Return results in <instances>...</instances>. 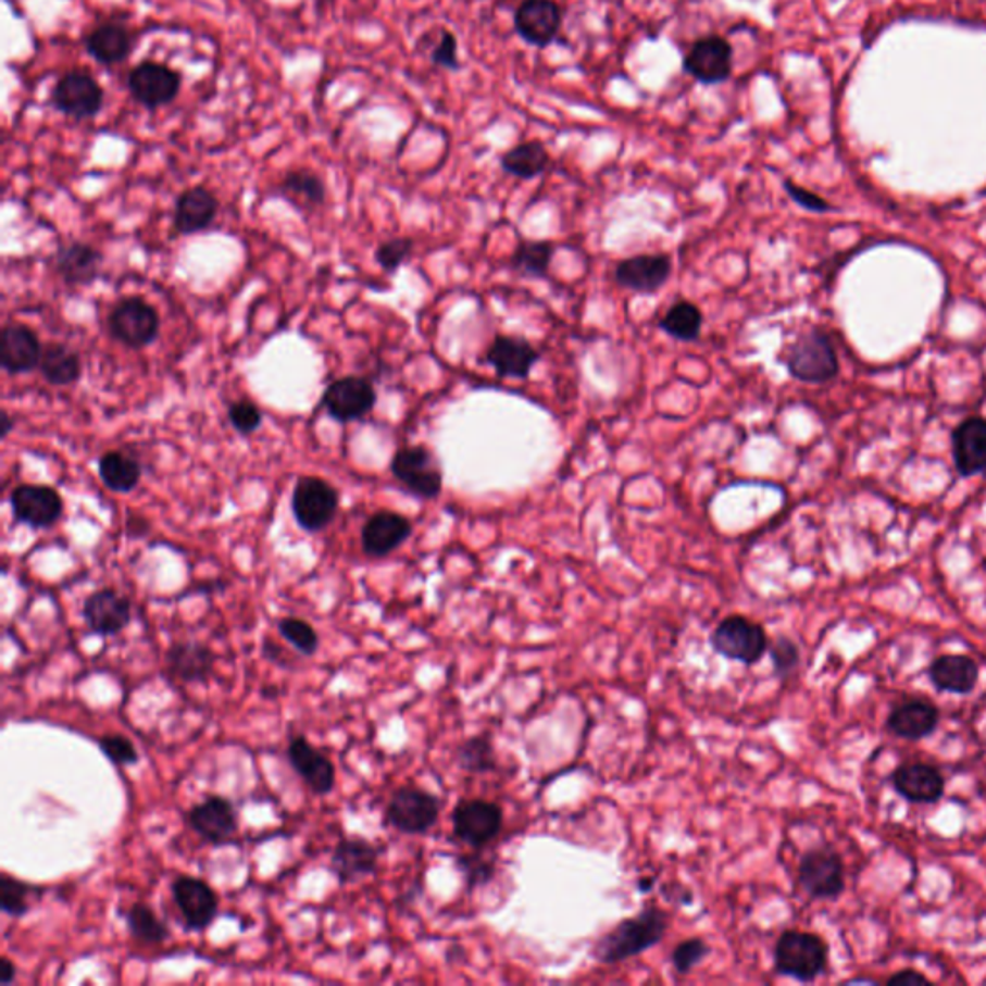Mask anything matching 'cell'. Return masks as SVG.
Segmentation results:
<instances>
[{"instance_id":"cell-21","label":"cell","mask_w":986,"mask_h":986,"mask_svg":"<svg viewBox=\"0 0 986 986\" xmlns=\"http://www.w3.org/2000/svg\"><path fill=\"white\" fill-rule=\"evenodd\" d=\"M187 825L207 843L222 844L236 835L239 819L234 803L224 796H209L187 811Z\"/></svg>"},{"instance_id":"cell-30","label":"cell","mask_w":986,"mask_h":986,"mask_svg":"<svg viewBox=\"0 0 986 986\" xmlns=\"http://www.w3.org/2000/svg\"><path fill=\"white\" fill-rule=\"evenodd\" d=\"M41 341L34 329L22 324H9L0 336V359L4 371L10 374H24L34 371L41 363Z\"/></svg>"},{"instance_id":"cell-20","label":"cell","mask_w":986,"mask_h":986,"mask_svg":"<svg viewBox=\"0 0 986 986\" xmlns=\"http://www.w3.org/2000/svg\"><path fill=\"white\" fill-rule=\"evenodd\" d=\"M379 850L363 836L341 838L329 858V871L341 885H351L371 877L378 869Z\"/></svg>"},{"instance_id":"cell-3","label":"cell","mask_w":986,"mask_h":986,"mask_svg":"<svg viewBox=\"0 0 986 986\" xmlns=\"http://www.w3.org/2000/svg\"><path fill=\"white\" fill-rule=\"evenodd\" d=\"M775 971L800 983H811L825 971L828 948L821 936L803 931H786L775 945Z\"/></svg>"},{"instance_id":"cell-24","label":"cell","mask_w":986,"mask_h":986,"mask_svg":"<svg viewBox=\"0 0 986 986\" xmlns=\"http://www.w3.org/2000/svg\"><path fill=\"white\" fill-rule=\"evenodd\" d=\"M486 364H489L499 378H528L534 364L538 363L540 353L531 341L516 336H498L486 351Z\"/></svg>"},{"instance_id":"cell-29","label":"cell","mask_w":986,"mask_h":986,"mask_svg":"<svg viewBox=\"0 0 986 986\" xmlns=\"http://www.w3.org/2000/svg\"><path fill=\"white\" fill-rule=\"evenodd\" d=\"M219 199L211 189L195 186L177 197L174 207V228L177 234L191 236L209 228L219 214Z\"/></svg>"},{"instance_id":"cell-7","label":"cell","mask_w":986,"mask_h":986,"mask_svg":"<svg viewBox=\"0 0 986 986\" xmlns=\"http://www.w3.org/2000/svg\"><path fill=\"white\" fill-rule=\"evenodd\" d=\"M439 811L438 796L416 786H401L389 798L384 817L403 835H424L438 823Z\"/></svg>"},{"instance_id":"cell-2","label":"cell","mask_w":986,"mask_h":986,"mask_svg":"<svg viewBox=\"0 0 986 986\" xmlns=\"http://www.w3.org/2000/svg\"><path fill=\"white\" fill-rule=\"evenodd\" d=\"M107 102V93L101 82L87 68L64 70L52 84L49 95V107L64 118L87 122L95 120Z\"/></svg>"},{"instance_id":"cell-40","label":"cell","mask_w":986,"mask_h":986,"mask_svg":"<svg viewBox=\"0 0 986 986\" xmlns=\"http://www.w3.org/2000/svg\"><path fill=\"white\" fill-rule=\"evenodd\" d=\"M659 326L678 341H696L700 338L703 314L696 304L681 301L665 312Z\"/></svg>"},{"instance_id":"cell-54","label":"cell","mask_w":986,"mask_h":986,"mask_svg":"<svg viewBox=\"0 0 986 986\" xmlns=\"http://www.w3.org/2000/svg\"><path fill=\"white\" fill-rule=\"evenodd\" d=\"M0 421H2V430H0V436L4 438V436H9L10 430L14 428V421H12V416H10L7 411H2V413H0Z\"/></svg>"},{"instance_id":"cell-37","label":"cell","mask_w":986,"mask_h":986,"mask_svg":"<svg viewBox=\"0 0 986 986\" xmlns=\"http://www.w3.org/2000/svg\"><path fill=\"white\" fill-rule=\"evenodd\" d=\"M39 369L42 378L54 386H68L82 376V363L76 351L59 344L49 346L42 351Z\"/></svg>"},{"instance_id":"cell-31","label":"cell","mask_w":986,"mask_h":986,"mask_svg":"<svg viewBox=\"0 0 986 986\" xmlns=\"http://www.w3.org/2000/svg\"><path fill=\"white\" fill-rule=\"evenodd\" d=\"M938 709L935 703L921 698H911V700L898 703L890 711L886 725L896 736L903 740H921L935 733L938 726Z\"/></svg>"},{"instance_id":"cell-27","label":"cell","mask_w":986,"mask_h":986,"mask_svg":"<svg viewBox=\"0 0 986 986\" xmlns=\"http://www.w3.org/2000/svg\"><path fill=\"white\" fill-rule=\"evenodd\" d=\"M893 786L896 792L913 803H935L945 794V776L938 769L913 761L903 763L894 771Z\"/></svg>"},{"instance_id":"cell-42","label":"cell","mask_w":986,"mask_h":986,"mask_svg":"<svg viewBox=\"0 0 986 986\" xmlns=\"http://www.w3.org/2000/svg\"><path fill=\"white\" fill-rule=\"evenodd\" d=\"M457 765L466 773H488L498 767L496 751L489 734H478L464 740L455 753Z\"/></svg>"},{"instance_id":"cell-32","label":"cell","mask_w":986,"mask_h":986,"mask_svg":"<svg viewBox=\"0 0 986 986\" xmlns=\"http://www.w3.org/2000/svg\"><path fill=\"white\" fill-rule=\"evenodd\" d=\"M928 676L938 690L970 694L978 683V665L968 656H940L933 661Z\"/></svg>"},{"instance_id":"cell-51","label":"cell","mask_w":986,"mask_h":986,"mask_svg":"<svg viewBox=\"0 0 986 986\" xmlns=\"http://www.w3.org/2000/svg\"><path fill=\"white\" fill-rule=\"evenodd\" d=\"M459 869L463 871L464 878L469 881V886H471V888L488 883L491 875H494V865H491L489 861L482 860V858H474V856L459 858Z\"/></svg>"},{"instance_id":"cell-43","label":"cell","mask_w":986,"mask_h":986,"mask_svg":"<svg viewBox=\"0 0 986 986\" xmlns=\"http://www.w3.org/2000/svg\"><path fill=\"white\" fill-rule=\"evenodd\" d=\"M276 626H278L279 636L304 658H311L321 648L319 634L312 628V624L307 623L303 619L284 616V619H279Z\"/></svg>"},{"instance_id":"cell-44","label":"cell","mask_w":986,"mask_h":986,"mask_svg":"<svg viewBox=\"0 0 986 986\" xmlns=\"http://www.w3.org/2000/svg\"><path fill=\"white\" fill-rule=\"evenodd\" d=\"M99 750L120 767H129L139 763V751L124 734H104L99 740Z\"/></svg>"},{"instance_id":"cell-45","label":"cell","mask_w":986,"mask_h":986,"mask_svg":"<svg viewBox=\"0 0 986 986\" xmlns=\"http://www.w3.org/2000/svg\"><path fill=\"white\" fill-rule=\"evenodd\" d=\"M769 649L778 678H788L800 665V649L788 636H778L769 644Z\"/></svg>"},{"instance_id":"cell-41","label":"cell","mask_w":986,"mask_h":986,"mask_svg":"<svg viewBox=\"0 0 986 986\" xmlns=\"http://www.w3.org/2000/svg\"><path fill=\"white\" fill-rule=\"evenodd\" d=\"M553 253L556 247L549 241H521L514 251V269L528 278H548Z\"/></svg>"},{"instance_id":"cell-49","label":"cell","mask_w":986,"mask_h":986,"mask_svg":"<svg viewBox=\"0 0 986 986\" xmlns=\"http://www.w3.org/2000/svg\"><path fill=\"white\" fill-rule=\"evenodd\" d=\"M430 59L436 66H439V68H461V62H459V45H457L455 35L451 34V32H447V29H441L438 45L434 47Z\"/></svg>"},{"instance_id":"cell-15","label":"cell","mask_w":986,"mask_h":986,"mask_svg":"<svg viewBox=\"0 0 986 986\" xmlns=\"http://www.w3.org/2000/svg\"><path fill=\"white\" fill-rule=\"evenodd\" d=\"M683 68L700 84H723L733 74V47L721 35L701 37L686 52Z\"/></svg>"},{"instance_id":"cell-6","label":"cell","mask_w":986,"mask_h":986,"mask_svg":"<svg viewBox=\"0 0 986 986\" xmlns=\"http://www.w3.org/2000/svg\"><path fill=\"white\" fill-rule=\"evenodd\" d=\"M767 633L761 624L753 623L748 616L731 615L716 624L711 633V646L719 656L744 665H753L769 649Z\"/></svg>"},{"instance_id":"cell-35","label":"cell","mask_w":986,"mask_h":986,"mask_svg":"<svg viewBox=\"0 0 986 986\" xmlns=\"http://www.w3.org/2000/svg\"><path fill=\"white\" fill-rule=\"evenodd\" d=\"M279 191L287 199L307 207H321L326 201V182L311 169H294L279 182Z\"/></svg>"},{"instance_id":"cell-55","label":"cell","mask_w":986,"mask_h":986,"mask_svg":"<svg viewBox=\"0 0 986 986\" xmlns=\"http://www.w3.org/2000/svg\"><path fill=\"white\" fill-rule=\"evenodd\" d=\"M651 886H653V878H649V881H640L638 888H640V890H644V893H648Z\"/></svg>"},{"instance_id":"cell-17","label":"cell","mask_w":986,"mask_h":986,"mask_svg":"<svg viewBox=\"0 0 986 986\" xmlns=\"http://www.w3.org/2000/svg\"><path fill=\"white\" fill-rule=\"evenodd\" d=\"M10 506L17 523L32 528H49L62 514V499L57 489L37 484H22L10 496Z\"/></svg>"},{"instance_id":"cell-4","label":"cell","mask_w":986,"mask_h":986,"mask_svg":"<svg viewBox=\"0 0 986 986\" xmlns=\"http://www.w3.org/2000/svg\"><path fill=\"white\" fill-rule=\"evenodd\" d=\"M790 376L806 384H826L840 372V361L828 334L811 329L801 334L786 353Z\"/></svg>"},{"instance_id":"cell-25","label":"cell","mask_w":986,"mask_h":986,"mask_svg":"<svg viewBox=\"0 0 986 986\" xmlns=\"http://www.w3.org/2000/svg\"><path fill=\"white\" fill-rule=\"evenodd\" d=\"M413 532V524L403 514L379 511L364 523L361 541L369 557H386L401 548Z\"/></svg>"},{"instance_id":"cell-23","label":"cell","mask_w":986,"mask_h":986,"mask_svg":"<svg viewBox=\"0 0 986 986\" xmlns=\"http://www.w3.org/2000/svg\"><path fill=\"white\" fill-rule=\"evenodd\" d=\"M952 457L960 476L986 473V416H970L953 428Z\"/></svg>"},{"instance_id":"cell-14","label":"cell","mask_w":986,"mask_h":986,"mask_svg":"<svg viewBox=\"0 0 986 986\" xmlns=\"http://www.w3.org/2000/svg\"><path fill=\"white\" fill-rule=\"evenodd\" d=\"M503 826V811L494 801L461 800L453 811V833L471 848H482L498 838Z\"/></svg>"},{"instance_id":"cell-28","label":"cell","mask_w":986,"mask_h":986,"mask_svg":"<svg viewBox=\"0 0 986 986\" xmlns=\"http://www.w3.org/2000/svg\"><path fill=\"white\" fill-rule=\"evenodd\" d=\"M216 656L197 640L174 641L166 651V666L172 678L182 683H204L214 673Z\"/></svg>"},{"instance_id":"cell-18","label":"cell","mask_w":986,"mask_h":986,"mask_svg":"<svg viewBox=\"0 0 986 986\" xmlns=\"http://www.w3.org/2000/svg\"><path fill=\"white\" fill-rule=\"evenodd\" d=\"M287 759L297 775L301 776L303 783L311 788V792L316 796H326L334 790L336 767H334L332 759L321 750H316L301 734L291 736V740L287 744Z\"/></svg>"},{"instance_id":"cell-48","label":"cell","mask_w":986,"mask_h":986,"mask_svg":"<svg viewBox=\"0 0 986 986\" xmlns=\"http://www.w3.org/2000/svg\"><path fill=\"white\" fill-rule=\"evenodd\" d=\"M229 421L241 434H253L261 426L262 414L259 407L249 399H239L229 407Z\"/></svg>"},{"instance_id":"cell-39","label":"cell","mask_w":986,"mask_h":986,"mask_svg":"<svg viewBox=\"0 0 986 986\" xmlns=\"http://www.w3.org/2000/svg\"><path fill=\"white\" fill-rule=\"evenodd\" d=\"M41 896L42 888L39 886L29 885L9 873L0 875V910L10 918H24L32 910L34 900H39Z\"/></svg>"},{"instance_id":"cell-8","label":"cell","mask_w":986,"mask_h":986,"mask_svg":"<svg viewBox=\"0 0 986 986\" xmlns=\"http://www.w3.org/2000/svg\"><path fill=\"white\" fill-rule=\"evenodd\" d=\"M139 34L122 17H102L87 29L84 49L89 59L104 68L120 66L136 51Z\"/></svg>"},{"instance_id":"cell-19","label":"cell","mask_w":986,"mask_h":986,"mask_svg":"<svg viewBox=\"0 0 986 986\" xmlns=\"http://www.w3.org/2000/svg\"><path fill=\"white\" fill-rule=\"evenodd\" d=\"M82 615L89 633L97 636H116L132 621V601L120 591L104 588L85 599Z\"/></svg>"},{"instance_id":"cell-46","label":"cell","mask_w":986,"mask_h":986,"mask_svg":"<svg viewBox=\"0 0 986 986\" xmlns=\"http://www.w3.org/2000/svg\"><path fill=\"white\" fill-rule=\"evenodd\" d=\"M709 952H711V948L703 938H688L676 946L671 953V961L678 973H690L698 963H701V960L708 958Z\"/></svg>"},{"instance_id":"cell-38","label":"cell","mask_w":986,"mask_h":986,"mask_svg":"<svg viewBox=\"0 0 986 986\" xmlns=\"http://www.w3.org/2000/svg\"><path fill=\"white\" fill-rule=\"evenodd\" d=\"M124 919H126L129 935L134 936L137 943H141V945H164L169 940V927L162 923L159 915L147 903H132L129 910L124 911Z\"/></svg>"},{"instance_id":"cell-13","label":"cell","mask_w":986,"mask_h":986,"mask_svg":"<svg viewBox=\"0 0 986 986\" xmlns=\"http://www.w3.org/2000/svg\"><path fill=\"white\" fill-rule=\"evenodd\" d=\"M800 885L811 898L835 900L844 893V861L833 848L803 853L798 869Z\"/></svg>"},{"instance_id":"cell-33","label":"cell","mask_w":986,"mask_h":986,"mask_svg":"<svg viewBox=\"0 0 986 986\" xmlns=\"http://www.w3.org/2000/svg\"><path fill=\"white\" fill-rule=\"evenodd\" d=\"M101 264L102 254L95 247L72 244L60 249L57 269H59L60 276L70 286H87L99 276Z\"/></svg>"},{"instance_id":"cell-50","label":"cell","mask_w":986,"mask_h":986,"mask_svg":"<svg viewBox=\"0 0 986 986\" xmlns=\"http://www.w3.org/2000/svg\"><path fill=\"white\" fill-rule=\"evenodd\" d=\"M784 189H786V194L792 199L794 203L800 204L801 209H806V211L819 212V214L835 211V207L828 203L826 199H823L821 195L813 194L810 189L798 186V184H794L790 179L784 182Z\"/></svg>"},{"instance_id":"cell-26","label":"cell","mask_w":986,"mask_h":986,"mask_svg":"<svg viewBox=\"0 0 986 986\" xmlns=\"http://www.w3.org/2000/svg\"><path fill=\"white\" fill-rule=\"evenodd\" d=\"M671 276V259L666 254H638L624 259L615 269L616 284L638 294H656Z\"/></svg>"},{"instance_id":"cell-22","label":"cell","mask_w":986,"mask_h":986,"mask_svg":"<svg viewBox=\"0 0 986 986\" xmlns=\"http://www.w3.org/2000/svg\"><path fill=\"white\" fill-rule=\"evenodd\" d=\"M563 24V12L556 0H523L514 12L516 34L534 47L556 41Z\"/></svg>"},{"instance_id":"cell-12","label":"cell","mask_w":986,"mask_h":986,"mask_svg":"<svg viewBox=\"0 0 986 986\" xmlns=\"http://www.w3.org/2000/svg\"><path fill=\"white\" fill-rule=\"evenodd\" d=\"M172 898L177 910L184 918L187 931L201 933L211 927L212 921L219 915V894L214 893L203 878L191 875H177L172 885Z\"/></svg>"},{"instance_id":"cell-34","label":"cell","mask_w":986,"mask_h":986,"mask_svg":"<svg viewBox=\"0 0 986 986\" xmlns=\"http://www.w3.org/2000/svg\"><path fill=\"white\" fill-rule=\"evenodd\" d=\"M501 166L511 176L532 179L548 170L549 152L540 141H526L509 149L501 157Z\"/></svg>"},{"instance_id":"cell-47","label":"cell","mask_w":986,"mask_h":986,"mask_svg":"<svg viewBox=\"0 0 986 986\" xmlns=\"http://www.w3.org/2000/svg\"><path fill=\"white\" fill-rule=\"evenodd\" d=\"M413 249V239L409 237H396L382 244L376 251V261L386 272H396L401 262L405 261Z\"/></svg>"},{"instance_id":"cell-9","label":"cell","mask_w":986,"mask_h":986,"mask_svg":"<svg viewBox=\"0 0 986 986\" xmlns=\"http://www.w3.org/2000/svg\"><path fill=\"white\" fill-rule=\"evenodd\" d=\"M391 473L416 498L436 499L441 494L444 474L428 447L399 449L391 461Z\"/></svg>"},{"instance_id":"cell-10","label":"cell","mask_w":986,"mask_h":986,"mask_svg":"<svg viewBox=\"0 0 986 986\" xmlns=\"http://www.w3.org/2000/svg\"><path fill=\"white\" fill-rule=\"evenodd\" d=\"M109 328L110 334L124 346L139 349L149 346L159 336L161 319L154 307L141 297H126L110 312Z\"/></svg>"},{"instance_id":"cell-5","label":"cell","mask_w":986,"mask_h":986,"mask_svg":"<svg viewBox=\"0 0 986 986\" xmlns=\"http://www.w3.org/2000/svg\"><path fill=\"white\" fill-rule=\"evenodd\" d=\"M184 87L182 72L159 60L143 59L127 72L129 97L149 112L170 107Z\"/></svg>"},{"instance_id":"cell-1","label":"cell","mask_w":986,"mask_h":986,"mask_svg":"<svg viewBox=\"0 0 986 986\" xmlns=\"http://www.w3.org/2000/svg\"><path fill=\"white\" fill-rule=\"evenodd\" d=\"M666 927L669 913L658 906H648L638 915L624 919L615 928L601 936L594 946L591 956L599 963L608 965L631 960L634 956L648 952L649 948L659 945L661 938L665 936Z\"/></svg>"},{"instance_id":"cell-36","label":"cell","mask_w":986,"mask_h":986,"mask_svg":"<svg viewBox=\"0 0 986 986\" xmlns=\"http://www.w3.org/2000/svg\"><path fill=\"white\" fill-rule=\"evenodd\" d=\"M99 474L107 488L126 494L136 488L141 480V466L134 457L120 451H109L99 461Z\"/></svg>"},{"instance_id":"cell-16","label":"cell","mask_w":986,"mask_h":986,"mask_svg":"<svg viewBox=\"0 0 986 986\" xmlns=\"http://www.w3.org/2000/svg\"><path fill=\"white\" fill-rule=\"evenodd\" d=\"M322 405L336 421H357L374 409L376 391L369 379L347 376L329 384L322 397Z\"/></svg>"},{"instance_id":"cell-11","label":"cell","mask_w":986,"mask_h":986,"mask_svg":"<svg viewBox=\"0 0 986 986\" xmlns=\"http://www.w3.org/2000/svg\"><path fill=\"white\" fill-rule=\"evenodd\" d=\"M338 491L328 482L316 476H304L297 482L291 507L303 531H324L338 513Z\"/></svg>"},{"instance_id":"cell-52","label":"cell","mask_w":986,"mask_h":986,"mask_svg":"<svg viewBox=\"0 0 986 986\" xmlns=\"http://www.w3.org/2000/svg\"><path fill=\"white\" fill-rule=\"evenodd\" d=\"M886 985L888 986H915V985H931L925 975H921L918 971L913 970H903L900 973H896L893 977L886 978Z\"/></svg>"},{"instance_id":"cell-53","label":"cell","mask_w":986,"mask_h":986,"mask_svg":"<svg viewBox=\"0 0 986 986\" xmlns=\"http://www.w3.org/2000/svg\"><path fill=\"white\" fill-rule=\"evenodd\" d=\"M14 978H16V965H14V961L10 960V958H2V960H0V983H2V985H12Z\"/></svg>"}]
</instances>
